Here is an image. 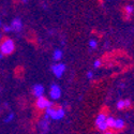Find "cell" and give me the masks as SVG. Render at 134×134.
<instances>
[{
    "label": "cell",
    "instance_id": "obj_1",
    "mask_svg": "<svg viewBox=\"0 0 134 134\" xmlns=\"http://www.w3.org/2000/svg\"><path fill=\"white\" fill-rule=\"evenodd\" d=\"M15 49V43L13 40H11L7 37H3L0 42V53L1 56H9Z\"/></svg>",
    "mask_w": 134,
    "mask_h": 134
},
{
    "label": "cell",
    "instance_id": "obj_2",
    "mask_svg": "<svg viewBox=\"0 0 134 134\" xmlns=\"http://www.w3.org/2000/svg\"><path fill=\"white\" fill-rule=\"evenodd\" d=\"M45 110H46V114L49 116V118L53 120H60L64 117V114H65L64 109L61 107L55 109V108H52V106H51V107L46 108Z\"/></svg>",
    "mask_w": 134,
    "mask_h": 134
},
{
    "label": "cell",
    "instance_id": "obj_3",
    "mask_svg": "<svg viewBox=\"0 0 134 134\" xmlns=\"http://www.w3.org/2000/svg\"><path fill=\"white\" fill-rule=\"evenodd\" d=\"M106 118L107 116L104 114H101L97 117L96 119V126L100 131H106L107 130V125H106Z\"/></svg>",
    "mask_w": 134,
    "mask_h": 134
},
{
    "label": "cell",
    "instance_id": "obj_4",
    "mask_svg": "<svg viewBox=\"0 0 134 134\" xmlns=\"http://www.w3.org/2000/svg\"><path fill=\"white\" fill-rule=\"evenodd\" d=\"M36 105L40 109H46V108H48V107L52 106V102L49 101V100H47L46 98H44L43 96H41V97L38 98Z\"/></svg>",
    "mask_w": 134,
    "mask_h": 134
},
{
    "label": "cell",
    "instance_id": "obj_5",
    "mask_svg": "<svg viewBox=\"0 0 134 134\" xmlns=\"http://www.w3.org/2000/svg\"><path fill=\"white\" fill-rule=\"evenodd\" d=\"M52 71H53V73L55 74L56 77L60 79V77L62 76V74L64 73V71H65V65H64L63 63L54 64V65L52 66Z\"/></svg>",
    "mask_w": 134,
    "mask_h": 134
},
{
    "label": "cell",
    "instance_id": "obj_6",
    "mask_svg": "<svg viewBox=\"0 0 134 134\" xmlns=\"http://www.w3.org/2000/svg\"><path fill=\"white\" fill-rule=\"evenodd\" d=\"M49 96H51V98L53 100H58L60 98V96H61V89H60V87L58 85H56V84L52 85L51 86Z\"/></svg>",
    "mask_w": 134,
    "mask_h": 134
},
{
    "label": "cell",
    "instance_id": "obj_7",
    "mask_svg": "<svg viewBox=\"0 0 134 134\" xmlns=\"http://www.w3.org/2000/svg\"><path fill=\"white\" fill-rule=\"evenodd\" d=\"M133 103L130 101V100H121V101H119L117 103V108L118 109H121V110H124V109H131L133 108Z\"/></svg>",
    "mask_w": 134,
    "mask_h": 134
},
{
    "label": "cell",
    "instance_id": "obj_8",
    "mask_svg": "<svg viewBox=\"0 0 134 134\" xmlns=\"http://www.w3.org/2000/svg\"><path fill=\"white\" fill-rule=\"evenodd\" d=\"M32 92H33V94H35L37 98H39V97L43 96V93H44V87L42 85H40V84H37V85L33 86Z\"/></svg>",
    "mask_w": 134,
    "mask_h": 134
},
{
    "label": "cell",
    "instance_id": "obj_9",
    "mask_svg": "<svg viewBox=\"0 0 134 134\" xmlns=\"http://www.w3.org/2000/svg\"><path fill=\"white\" fill-rule=\"evenodd\" d=\"M121 12H122V15H124V19L127 20V19H130L131 15H132V13H133V10H132V8H131L130 5H127V7H125V8H122Z\"/></svg>",
    "mask_w": 134,
    "mask_h": 134
},
{
    "label": "cell",
    "instance_id": "obj_10",
    "mask_svg": "<svg viewBox=\"0 0 134 134\" xmlns=\"http://www.w3.org/2000/svg\"><path fill=\"white\" fill-rule=\"evenodd\" d=\"M126 129V124L122 120L120 119H117L116 120V125H115V130L118 131V132H121Z\"/></svg>",
    "mask_w": 134,
    "mask_h": 134
},
{
    "label": "cell",
    "instance_id": "obj_11",
    "mask_svg": "<svg viewBox=\"0 0 134 134\" xmlns=\"http://www.w3.org/2000/svg\"><path fill=\"white\" fill-rule=\"evenodd\" d=\"M106 125H107V129H115L116 119H114L113 117H107L106 118Z\"/></svg>",
    "mask_w": 134,
    "mask_h": 134
},
{
    "label": "cell",
    "instance_id": "obj_12",
    "mask_svg": "<svg viewBox=\"0 0 134 134\" xmlns=\"http://www.w3.org/2000/svg\"><path fill=\"white\" fill-rule=\"evenodd\" d=\"M40 126H41V128L43 130H47V128H48V120L47 119H43L40 122Z\"/></svg>",
    "mask_w": 134,
    "mask_h": 134
},
{
    "label": "cell",
    "instance_id": "obj_13",
    "mask_svg": "<svg viewBox=\"0 0 134 134\" xmlns=\"http://www.w3.org/2000/svg\"><path fill=\"white\" fill-rule=\"evenodd\" d=\"M61 56H62V53L60 51H55L54 52V59L55 60H60Z\"/></svg>",
    "mask_w": 134,
    "mask_h": 134
},
{
    "label": "cell",
    "instance_id": "obj_14",
    "mask_svg": "<svg viewBox=\"0 0 134 134\" xmlns=\"http://www.w3.org/2000/svg\"><path fill=\"white\" fill-rule=\"evenodd\" d=\"M20 28H21V24H20V21L19 20H15L14 23H13V29H15V30H20Z\"/></svg>",
    "mask_w": 134,
    "mask_h": 134
},
{
    "label": "cell",
    "instance_id": "obj_15",
    "mask_svg": "<svg viewBox=\"0 0 134 134\" xmlns=\"http://www.w3.org/2000/svg\"><path fill=\"white\" fill-rule=\"evenodd\" d=\"M13 118H14V114H13V113H11V114L4 119V122H10V121H12Z\"/></svg>",
    "mask_w": 134,
    "mask_h": 134
},
{
    "label": "cell",
    "instance_id": "obj_16",
    "mask_svg": "<svg viewBox=\"0 0 134 134\" xmlns=\"http://www.w3.org/2000/svg\"><path fill=\"white\" fill-rule=\"evenodd\" d=\"M24 0H12V2L15 4V5H18V4H20L21 2H23Z\"/></svg>",
    "mask_w": 134,
    "mask_h": 134
},
{
    "label": "cell",
    "instance_id": "obj_17",
    "mask_svg": "<svg viewBox=\"0 0 134 134\" xmlns=\"http://www.w3.org/2000/svg\"><path fill=\"white\" fill-rule=\"evenodd\" d=\"M96 45H97V43L94 41H90V46L91 47H96Z\"/></svg>",
    "mask_w": 134,
    "mask_h": 134
},
{
    "label": "cell",
    "instance_id": "obj_18",
    "mask_svg": "<svg viewBox=\"0 0 134 134\" xmlns=\"http://www.w3.org/2000/svg\"><path fill=\"white\" fill-rule=\"evenodd\" d=\"M87 77H88V79H91V77H92V73H91V72H88Z\"/></svg>",
    "mask_w": 134,
    "mask_h": 134
},
{
    "label": "cell",
    "instance_id": "obj_19",
    "mask_svg": "<svg viewBox=\"0 0 134 134\" xmlns=\"http://www.w3.org/2000/svg\"><path fill=\"white\" fill-rule=\"evenodd\" d=\"M104 1H105V0H98V3H99V4H103Z\"/></svg>",
    "mask_w": 134,
    "mask_h": 134
},
{
    "label": "cell",
    "instance_id": "obj_20",
    "mask_svg": "<svg viewBox=\"0 0 134 134\" xmlns=\"http://www.w3.org/2000/svg\"><path fill=\"white\" fill-rule=\"evenodd\" d=\"M105 134H115V133H113V132H106Z\"/></svg>",
    "mask_w": 134,
    "mask_h": 134
}]
</instances>
